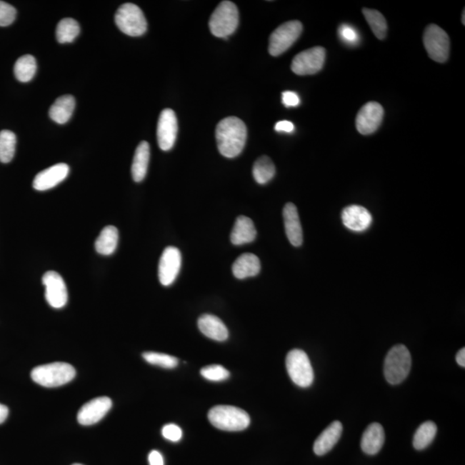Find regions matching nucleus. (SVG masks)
I'll return each instance as SVG.
<instances>
[{
	"instance_id": "obj_1",
	"label": "nucleus",
	"mask_w": 465,
	"mask_h": 465,
	"mask_svg": "<svg viewBox=\"0 0 465 465\" xmlns=\"http://www.w3.org/2000/svg\"><path fill=\"white\" fill-rule=\"evenodd\" d=\"M216 137L221 155L226 158L236 157L245 148L247 137L246 124L238 117H227L217 124Z\"/></svg>"
},
{
	"instance_id": "obj_2",
	"label": "nucleus",
	"mask_w": 465,
	"mask_h": 465,
	"mask_svg": "<svg viewBox=\"0 0 465 465\" xmlns=\"http://www.w3.org/2000/svg\"><path fill=\"white\" fill-rule=\"evenodd\" d=\"M209 421L220 430L238 431L250 424V417L244 410L229 405H219L209 410Z\"/></svg>"
},
{
	"instance_id": "obj_3",
	"label": "nucleus",
	"mask_w": 465,
	"mask_h": 465,
	"mask_svg": "<svg viewBox=\"0 0 465 465\" xmlns=\"http://www.w3.org/2000/svg\"><path fill=\"white\" fill-rule=\"evenodd\" d=\"M76 375L75 369L68 363L56 362L33 369L31 379L41 386L54 388L71 382Z\"/></svg>"
},
{
	"instance_id": "obj_4",
	"label": "nucleus",
	"mask_w": 465,
	"mask_h": 465,
	"mask_svg": "<svg viewBox=\"0 0 465 465\" xmlns=\"http://www.w3.org/2000/svg\"><path fill=\"white\" fill-rule=\"evenodd\" d=\"M411 354L407 347L401 344L392 347L385 358V379L393 385L404 382L411 370Z\"/></svg>"
},
{
	"instance_id": "obj_5",
	"label": "nucleus",
	"mask_w": 465,
	"mask_h": 465,
	"mask_svg": "<svg viewBox=\"0 0 465 465\" xmlns=\"http://www.w3.org/2000/svg\"><path fill=\"white\" fill-rule=\"evenodd\" d=\"M239 24L238 8L231 1L221 2L214 11L209 26L212 35L227 39L236 31Z\"/></svg>"
},
{
	"instance_id": "obj_6",
	"label": "nucleus",
	"mask_w": 465,
	"mask_h": 465,
	"mask_svg": "<svg viewBox=\"0 0 465 465\" xmlns=\"http://www.w3.org/2000/svg\"><path fill=\"white\" fill-rule=\"evenodd\" d=\"M115 22L121 32L131 36H141L148 29L144 12L132 3L124 4L119 8Z\"/></svg>"
},
{
	"instance_id": "obj_7",
	"label": "nucleus",
	"mask_w": 465,
	"mask_h": 465,
	"mask_svg": "<svg viewBox=\"0 0 465 465\" xmlns=\"http://www.w3.org/2000/svg\"><path fill=\"white\" fill-rule=\"evenodd\" d=\"M286 368L293 383L301 388H308L314 382L315 375L307 354L293 349L287 354Z\"/></svg>"
},
{
	"instance_id": "obj_8",
	"label": "nucleus",
	"mask_w": 465,
	"mask_h": 465,
	"mask_svg": "<svg viewBox=\"0 0 465 465\" xmlns=\"http://www.w3.org/2000/svg\"><path fill=\"white\" fill-rule=\"evenodd\" d=\"M425 49L431 60L443 64L449 58L450 39L447 33L436 24H430L423 36Z\"/></svg>"
},
{
	"instance_id": "obj_9",
	"label": "nucleus",
	"mask_w": 465,
	"mask_h": 465,
	"mask_svg": "<svg viewBox=\"0 0 465 465\" xmlns=\"http://www.w3.org/2000/svg\"><path fill=\"white\" fill-rule=\"evenodd\" d=\"M303 31V24L299 21H290L276 28L270 36L269 53L279 56L294 44Z\"/></svg>"
},
{
	"instance_id": "obj_10",
	"label": "nucleus",
	"mask_w": 465,
	"mask_h": 465,
	"mask_svg": "<svg viewBox=\"0 0 465 465\" xmlns=\"http://www.w3.org/2000/svg\"><path fill=\"white\" fill-rule=\"evenodd\" d=\"M326 50L322 47H315L304 50L293 59L291 70L301 76L316 74L324 68Z\"/></svg>"
},
{
	"instance_id": "obj_11",
	"label": "nucleus",
	"mask_w": 465,
	"mask_h": 465,
	"mask_svg": "<svg viewBox=\"0 0 465 465\" xmlns=\"http://www.w3.org/2000/svg\"><path fill=\"white\" fill-rule=\"evenodd\" d=\"M45 299L54 309H61L68 303L69 295L62 276L56 271L46 272L43 276Z\"/></svg>"
},
{
	"instance_id": "obj_12",
	"label": "nucleus",
	"mask_w": 465,
	"mask_h": 465,
	"mask_svg": "<svg viewBox=\"0 0 465 465\" xmlns=\"http://www.w3.org/2000/svg\"><path fill=\"white\" fill-rule=\"evenodd\" d=\"M384 111L376 102H369L360 109L356 117V128L364 136L371 135L378 131L382 124Z\"/></svg>"
},
{
	"instance_id": "obj_13",
	"label": "nucleus",
	"mask_w": 465,
	"mask_h": 465,
	"mask_svg": "<svg viewBox=\"0 0 465 465\" xmlns=\"http://www.w3.org/2000/svg\"><path fill=\"white\" fill-rule=\"evenodd\" d=\"M181 253L174 246H169L163 252L159 263V279L162 286L173 284L181 268Z\"/></svg>"
},
{
	"instance_id": "obj_14",
	"label": "nucleus",
	"mask_w": 465,
	"mask_h": 465,
	"mask_svg": "<svg viewBox=\"0 0 465 465\" xmlns=\"http://www.w3.org/2000/svg\"><path fill=\"white\" fill-rule=\"evenodd\" d=\"M178 120L175 113L171 109L162 111L157 126L158 144L163 151H169L173 146L177 138Z\"/></svg>"
},
{
	"instance_id": "obj_15",
	"label": "nucleus",
	"mask_w": 465,
	"mask_h": 465,
	"mask_svg": "<svg viewBox=\"0 0 465 465\" xmlns=\"http://www.w3.org/2000/svg\"><path fill=\"white\" fill-rule=\"evenodd\" d=\"M112 401L109 397H98L87 402L79 409L78 421L83 426L96 424L106 416L111 409Z\"/></svg>"
},
{
	"instance_id": "obj_16",
	"label": "nucleus",
	"mask_w": 465,
	"mask_h": 465,
	"mask_svg": "<svg viewBox=\"0 0 465 465\" xmlns=\"http://www.w3.org/2000/svg\"><path fill=\"white\" fill-rule=\"evenodd\" d=\"M341 219L346 229L359 233L366 231L374 221L370 211L359 205H350L343 209Z\"/></svg>"
},
{
	"instance_id": "obj_17",
	"label": "nucleus",
	"mask_w": 465,
	"mask_h": 465,
	"mask_svg": "<svg viewBox=\"0 0 465 465\" xmlns=\"http://www.w3.org/2000/svg\"><path fill=\"white\" fill-rule=\"evenodd\" d=\"M69 174V166L65 163H60L41 171L36 176L33 187L36 191H44L52 189L64 181Z\"/></svg>"
},
{
	"instance_id": "obj_18",
	"label": "nucleus",
	"mask_w": 465,
	"mask_h": 465,
	"mask_svg": "<svg viewBox=\"0 0 465 465\" xmlns=\"http://www.w3.org/2000/svg\"><path fill=\"white\" fill-rule=\"evenodd\" d=\"M283 217L289 241L292 246H301L304 242L303 229H301L299 211L294 204H286L283 211Z\"/></svg>"
},
{
	"instance_id": "obj_19",
	"label": "nucleus",
	"mask_w": 465,
	"mask_h": 465,
	"mask_svg": "<svg viewBox=\"0 0 465 465\" xmlns=\"http://www.w3.org/2000/svg\"><path fill=\"white\" fill-rule=\"evenodd\" d=\"M343 426L341 422L335 421L322 431L314 444V451L318 456L325 455L333 449L341 439Z\"/></svg>"
},
{
	"instance_id": "obj_20",
	"label": "nucleus",
	"mask_w": 465,
	"mask_h": 465,
	"mask_svg": "<svg viewBox=\"0 0 465 465\" xmlns=\"http://www.w3.org/2000/svg\"><path fill=\"white\" fill-rule=\"evenodd\" d=\"M199 329L205 336L216 341H225L229 338V330L219 317L205 314L198 321Z\"/></svg>"
},
{
	"instance_id": "obj_21",
	"label": "nucleus",
	"mask_w": 465,
	"mask_h": 465,
	"mask_svg": "<svg viewBox=\"0 0 465 465\" xmlns=\"http://www.w3.org/2000/svg\"><path fill=\"white\" fill-rule=\"evenodd\" d=\"M385 441L384 430L379 423L369 425L361 439V448L364 454L375 455L379 454Z\"/></svg>"
},
{
	"instance_id": "obj_22",
	"label": "nucleus",
	"mask_w": 465,
	"mask_h": 465,
	"mask_svg": "<svg viewBox=\"0 0 465 465\" xmlns=\"http://www.w3.org/2000/svg\"><path fill=\"white\" fill-rule=\"evenodd\" d=\"M257 236V230L254 221L244 216H239L234 225L230 241L236 246L253 242Z\"/></svg>"
},
{
	"instance_id": "obj_23",
	"label": "nucleus",
	"mask_w": 465,
	"mask_h": 465,
	"mask_svg": "<svg viewBox=\"0 0 465 465\" xmlns=\"http://www.w3.org/2000/svg\"><path fill=\"white\" fill-rule=\"evenodd\" d=\"M261 261L254 254H244L241 255L232 266V271L234 276L238 279H244L254 276L261 271Z\"/></svg>"
},
{
	"instance_id": "obj_24",
	"label": "nucleus",
	"mask_w": 465,
	"mask_h": 465,
	"mask_svg": "<svg viewBox=\"0 0 465 465\" xmlns=\"http://www.w3.org/2000/svg\"><path fill=\"white\" fill-rule=\"evenodd\" d=\"M150 159V146L148 142L144 141L138 145L131 167L133 179L136 182H141L148 173Z\"/></svg>"
},
{
	"instance_id": "obj_25",
	"label": "nucleus",
	"mask_w": 465,
	"mask_h": 465,
	"mask_svg": "<svg viewBox=\"0 0 465 465\" xmlns=\"http://www.w3.org/2000/svg\"><path fill=\"white\" fill-rule=\"evenodd\" d=\"M75 108V99L72 95H64L56 99L50 107L49 116L59 124L68 123Z\"/></svg>"
},
{
	"instance_id": "obj_26",
	"label": "nucleus",
	"mask_w": 465,
	"mask_h": 465,
	"mask_svg": "<svg viewBox=\"0 0 465 465\" xmlns=\"http://www.w3.org/2000/svg\"><path fill=\"white\" fill-rule=\"evenodd\" d=\"M119 239V230L114 226H107L96 240L95 249L99 254L111 255L116 249Z\"/></svg>"
},
{
	"instance_id": "obj_27",
	"label": "nucleus",
	"mask_w": 465,
	"mask_h": 465,
	"mask_svg": "<svg viewBox=\"0 0 465 465\" xmlns=\"http://www.w3.org/2000/svg\"><path fill=\"white\" fill-rule=\"evenodd\" d=\"M37 69L36 61L34 56L26 54L20 57L16 61L14 74L16 79L20 82L26 83L34 78Z\"/></svg>"
},
{
	"instance_id": "obj_28",
	"label": "nucleus",
	"mask_w": 465,
	"mask_h": 465,
	"mask_svg": "<svg viewBox=\"0 0 465 465\" xmlns=\"http://www.w3.org/2000/svg\"><path fill=\"white\" fill-rule=\"evenodd\" d=\"M437 434V426L433 421L423 423L414 434L413 445L416 450H424L434 441Z\"/></svg>"
},
{
	"instance_id": "obj_29",
	"label": "nucleus",
	"mask_w": 465,
	"mask_h": 465,
	"mask_svg": "<svg viewBox=\"0 0 465 465\" xmlns=\"http://www.w3.org/2000/svg\"><path fill=\"white\" fill-rule=\"evenodd\" d=\"M276 167L269 157L262 156L255 161L253 175L258 184H265L274 178Z\"/></svg>"
},
{
	"instance_id": "obj_30",
	"label": "nucleus",
	"mask_w": 465,
	"mask_h": 465,
	"mask_svg": "<svg viewBox=\"0 0 465 465\" xmlns=\"http://www.w3.org/2000/svg\"><path fill=\"white\" fill-rule=\"evenodd\" d=\"M79 32H81V27L76 20L64 19L57 25L56 39L60 44L73 43Z\"/></svg>"
},
{
	"instance_id": "obj_31",
	"label": "nucleus",
	"mask_w": 465,
	"mask_h": 465,
	"mask_svg": "<svg viewBox=\"0 0 465 465\" xmlns=\"http://www.w3.org/2000/svg\"><path fill=\"white\" fill-rule=\"evenodd\" d=\"M363 14L370 25L372 32L380 40H384L387 35L388 25L382 14L379 11L364 8Z\"/></svg>"
},
{
	"instance_id": "obj_32",
	"label": "nucleus",
	"mask_w": 465,
	"mask_h": 465,
	"mask_svg": "<svg viewBox=\"0 0 465 465\" xmlns=\"http://www.w3.org/2000/svg\"><path fill=\"white\" fill-rule=\"evenodd\" d=\"M16 137L11 131L0 132V161L9 163L14 159L16 152Z\"/></svg>"
},
{
	"instance_id": "obj_33",
	"label": "nucleus",
	"mask_w": 465,
	"mask_h": 465,
	"mask_svg": "<svg viewBox=\"0 0 465 465\" xmlns=\"http://www.w3.org/2000/svg\"><path fill=\"white\" fill-rule=\"evenodd\" d=\"M142 356H144V359L146 362L153 364V366H161L162 368L173 369L177 366L179 364L177 358L164 354L146 351Z\"/></svg>"
},
{
	"instance_id": "obj_34",
	"label": "nucleus",
	"mask_w": 465,
	"mask_h": 465,
	"mask_svg": "<svg viewBox=\"0 0 465 465\" xmlns=\"http://www.w3.org/2000/svg\"><path fill=\"white\" fill-rule=\"evenodd\" d=\"M201 375L205 379L212 381V382H221L229 378L230 374L227 369L220 366V364H211L205 366L201 370Z\"/></svg>"
},
{
	"instance_id": "obj_35",
	"label": "nucleus",
	"mask_w": 465,
	"mask_h": 465,
	"mask_svg": "<svg viewBox=\"0 0 465 465\" xmlns=\"http://www.w3.org/2000/svg\"><path fill=\"white\" fill-rule=\"evenodd\" d=\"M16 16L15 8L4 1H0V26H9L14 22Z\"/></svg>"
},
{
	"instance_id": "obj_36",
	"label": "nucleus",
	"mask_w": 465,
	"mask_h": 465,
	"mask_svg": "<svg viewBox=\"0 0 465 465\" xmlns=\"http://www.w3.org/2000/svg\"><path fill=\"white\" fill-rule=\"evenodd\" d=\"M339 34L341 39L347 44H357L359 40L358 32L354 27L349 24H342L339 29Z\"/></svg>"
},
{
	"instance_id": "obj_37",
	"label": "nucleus",
	"mask_w": 465,
	"mask_h": 465,
	"mask_svg": "<svg viewBox=\"0 0 465 465\" xmlns=\"http://www.w3.org/2000/svg\"><path fill=\"white\" fill-rule=\"evenodd\" d=\"M162 435L170 441L178 442L182 438V430L180 427L175 424H167L163 426Z\"/></svg>"
},
{
	"instance_id": "obj_38",
	"label": "nucleus",
	"mask_w": 465,
	"mask_h": 465,
	"mask_svg": "<svg viewBox=\"0 0 465 465\" xmlns=\"http://www.w3.org/2000/svg\"><path fill=\"white\" fill-rule=\"evenodd\" d=\"M282 102L286 107H296L300 104V99L296 92L287 91L282 94Z\"/></svg>"
},
{
	"instance_id": "obj_39",
	"label": "nucleus",
	"mask_w": 465,
	"mask_h": 465,
	"mask_svg": "<svg viewBox=\"0 0 465 465\" xmlns=\"http://www.w3.org/2000/svg\"><path fill=\"white\" fill-rule=\"evenodd\" d=\"M294 129V124L290 121H279L275 125V131L278 132L291 133Z\"/></svg>"
},
{
	"instance_id": "obj_40",
	"label": "nucleus",
	"mask_w": 465,
	"mask_h": 465,
	"mask_svg": "<svg viewBox=\"0 0 465 465\" xmlns=\"http://www.w3.org/2000/svg\"><path fill=\"white\" fill-rule=\"evenodd\" d=\"M149 461L150 465H164V459H163L161 452L158 451H152L149 455Z\"/></svg>"
},
{
	"instance_id": "obj_41",
	"label": "nucleus",
	"mask_w": 465,
	"mask_h": 465,
	"mask_svg": "<svg viewBox=\"0 0 465 465\" xmlns=\"http://www.w3.org/2000/svg\"><path fill=\"white\" fill-rule=\"evenodd\" d=\"M8 414H9V409L6 405L0 404V424L6 421Z\"/></svg>"
},
{
	"instance_id": "obj_42",
	"label": "nucleus",
	"mask_w": 465,
	"mask_h": 465,
	"mask_svg": "<svg viewBox=\"0 0 465 465\" xmlns=\"http://www.w3.org/2000/svg\"><path fill=\"white\" fill-rule=\"evenodd\" d=\"M456 362L459 364L461 367H465V349H460L459 353L456 356Z\"/></svg>"
},
{
	"instance_id": "obj_43",
	"label": "nucleus",
	"mask_w": 465,
	"mask_h": 465,
	"mask_svg": "<svg viewBox=\"0 0 465 465\" xmlns=\"http://www.w3.org/2000/svg\"><path fill=\"white\" fill-rule=\"evenodd\" d=\"M464 18H465V10L463 11V19H462V22H463L464 25V24H465V19H464Z\"/></svg>"
},
{
	"instance_id": "obj_44",
	"label": "nucleus",
	"mask_w": 465,
	"mask_h": 465,
	"mask_svg": "<svg viewBox=\"0 0 465 465\" xmlns=\"http://www.w3.org/2000/svg\"><path fill=\"white\" fill-rule=\"evenodd\" d=\"M73 465H83V464H73Z\"/></svg>"
}]
</instances>
